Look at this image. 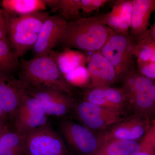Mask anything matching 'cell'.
Wrapping results in <instances>:
<instances>
[{
	"instance_id": "cell-1",
	"label": "cell",
	"mask_w": 155,
	"mask_h": 155,
	"mask_svg": "<svg viewBox=\"0 0 155 155\" xmlns=\"http://www.w3.org/2000/svg\"><path fill=\"white\" fill-rule=\"evenodd\" d=\"M111 30L100 17H81L67 22L58 45L64 48L96 52L105 44Z\"/></svg>"
},
{
	"instance_id": "cell-2",
	"label": "cell",
	"mask_w": 155,
	"mask_h": 155,
	"mask_svg": "<svg viewBox=\"0 0 155 155\" xmlns=\"http://www.w3.org/2000/svg\"><path fill=\"white\" fill-rule=\"evenodd\" d=\"M19 79L26 87H44L72 96L73 88L67 82L52 59L48 56L36 57L19 62Z\"/></svg>"
},
{
	"instance_id": "cell-3",
	"label": "cell",
	"mask_w": 155,
	"mask_h": 155,
	"mask_svg": "<svg viewBox=\"0 0 155 155\" xmlns=\"http://www.w3.org/2000/svg\"><path fill=\"white\" fill-rule=\"evenodd\" d=\"M122 87L127 100V108L134 114L151 119L155 114V81L133 69L124 78Z\"/></svg>"
},
{
	"instance_id": "cell-4",
	"label": "cell",
	"mask_w": 155,
	"mask_h": 155,
	"mask_svg": "<svg viewBox=\"0 0 155 155\" xmlns=\"http://www.w3.org/2000/svg\"><path fill=\"white\" fill-rule=\"evenodd\" d=\"M135 41L131 35L120 34L111 30L100 52L115 68L118 79L123 80L128 73L135 69L134 54Z\"/></svg>"
},
{
	"instance_id": "cell-5",
	"label": "cell",
	"mask_w": 155,
	"mask_h": 155,
	"mask_svg": "<svg viewBox=\"0 0 155 155\" xmlns=\"http://www.w3.org/2000/svg\"><path fill=\"white\" fill-rule=\"evenodd\" d=\"M25 155H69L63 140L48 123L23 137Z\"/></svg>"
},
{
	"instance_id": "cell-6",
	"label": "cell",
	"mask_w": 155,
	"mask_h": 155,
	"mask_svg": "<svg viewBox=\"0 0 155 155\" xmlns=\"http://www.w3.org/2000/svg\"><path fill=\"white\" fill-rule=\"evenodd\" d=\"M60 130L64 138L73 150L82 155H93L103 143L100 133L82 124L70 120L60 123Z\"/></svg>"
},
{
	"instance_id": "cell-7",
	"label": "cell",
	"mask_w": 155,
	"mask_h": 155,
	"mask_svg": "<svg viewBox=\"0 0 155 155\" xmlns=\"http://www.w3.org/2000/svg\"><path fill=\"white\" fill-rule=\"evenodd\" d=\"M74 109L82 125L97 133L107 130L125 118L119 113L87 101L75 105Z\"/></svg>"
},
{
	"instance_id": "cell-8",
	"label": "cell",
	"mask_w": 155,
	"mask_h": 155,
	"mask_svg": "<svg viewBox=\"0 0 155 155\" xmlns=\"http://www.w3.org/2000/svg\"><path fill=\"white\" fill-rule=\"evenodd\" d=\"M13 119L15 132L23 137L48 123V116L40 103L27 93L22 97Z\"/></svg>"
},
{
	"instance_id": "cell-9",
	"label": "cell",
	"mask_w": 155,
	"mask_h": 155,
	"mask_svg": "<svg viewBox=\"0 0 155 155\" xmlns=\"http://www.w3.org/2000/svg\"><path fill=\"white\" fill-rule=\"evenodd\" d=\"M151 119L147 116L133 114L107 130L99 132L103 143L113 139L135 141L141 140L154 120L151 121Z\"/></svg>"
},
{
	"instance_id": "cell-10",
	"label": "cell",
	"mask_w": 155,
	"mask_h": 155,
	"mask_svg": "<svg viewBox=\"0 0 155 155\" xmlns=\"http://www.w3.org/2000/svg\"><path fill=\"white\" fill-rule=\"evenodd\" d=\"M25 87L26 93L39 102L47 116H64L75 108L72 96L62 92L47 87Z\"/></svg>"
},
{
	"instance_id": "cell-11",
	"label": "cell",
	"mask_w": 155,
	"mask_h": 155,
	"mask_svg": "<svg viewBox=\"0 0 155 155\" xmlns=\"http://www.w3.org/2000/svg\"><path fill=\"white\" fill-rule=\"evenodd\" d=\"M67 22L60 15H50L39 32L36 43L32 48L35 58L48 56L58 45Z\"/></svg>"
},
{
	"instance_id": "cell-12",
	"label": "cell",
	"mask_w": 155,
	"mask_h": 155,
	"mask_svg": "<svg viewBox=\"0 0 155 155\" xmlns=\"http://www.w3.org/2000/svg\"><path fill=\"white\" fill-rule=\"evenodd\" d=\"M26 93L25 85L19 78L0 71V105L8 116L14 118Z\"/></svg>"
},
{
	"instance_id": "cell-13",
	"label": "cell",
	"mask_w": 155,
	"mask_h": 155,
	"mask_svg": "<svg viewBox=\"0 0 155 155\" xmlns=\"http://www.w3.org/2000/svg\"><path fill=\"white\" fill-rule=\"evenodd\" d=\"M87 65L91 88L111 86L119 81L115 68L100 51L87 58Z\"/></svg>"
},
{
	"instance_id": "cell-14",
	"label": "cell",
	"mask_w": 155,
	"mask_h": 155,
	"mask_svg": "<svg viewBox=\"0 0 155 155\" xmlns=\"http://www.w3.org/2000/svg\"><path fill=\"white\" fill-rule=\"evenodd\" d=\"M87 101L122 115L127 108V100L122 89L111 86L91 88L84 95Z\"/></svg>"
},
{
	"instance_id": "cell-15",
	"label": "cell",
	"mask_w": 155,
	"mask_h": 155,
	"mask_svg": "<svg viewBox=\"0 0 155 155\" xmlns=\"http://www.w3.org/2000/svg\"><path fill=\"white\" fill-rule=\"evenodd\" d=\"M132 0H118L111 11L100 17L102 23L120 34H130Z\"/></svg>"
},
{
	"instance_id": "cell-16",
	"label": "cell",
	"mask_w": 155,
	"mask_h": 155,
	"mask_svg": "<svg viewBox=\"0 0 155 155\" xmlns=\"http://www.w3.org/2000/svg\"><path fill=\"white\" fill-rule=\"evenodd\" d=\"M3 11L7 22L8 33L16 32L38 34L50 16V13L46 11L20 16H15Z\"/></svg>"
},
{
	"instance_id": "cell-17",
	"label": "cell",
	"mask_w": 155,
	"mask_h": 155,
	"mask_svg": "<svg viewBox=\"0 0 155 155\" xmlns=\"http://www.w3.org/2000/svg\"><path fill=\"white\" fill-rule=\"evenodd\" d=\"M155 10V0H132L130 34L134 38L148 29L151 16Z\"/></svg>"
},
{
	"instance_id": "cell-18",
	"label": "cell",
	"mask_w": 155,
	"mask_h": 155,
	"mask_svg": "<svg viewBox=\"0 0 155 155\" xmlns=\"http://www.w3.org/2000/svg\"><path fill=\"white\" fill-rule=\"evenodd\" d=\"M48 56L51 58L63 75L79 67H86L87 57L80 51L64 48L61 51L51 50Z\"/></svg>"
},
{
	"instance_id": "cell-19",
	"label": "cell",
	"mask_w": 155,
	"mask_h": 155,
	"mask_svg": "<svg viewBox=\"0 0 155 155\" xmlns=\"http://www.w3.org/2000/svg\"><path fill=\"white\" fill-rule=\"evenodd\" d=\"M1 3L3 11L17 16L46 11L47 8L44 0H2Z\"/></svg>"
},
{
	"instance_id": "cell-20",
	"label": "cell",
	"mask_w": 155,
	"mask_h": 155,
	"mask_svg": "<svg viewBox=\"0 0 155 155\" xmlns=\"http://www.w3.org/2000/svg\"><path fill=\"white\" fill-rule=\"evenodd\" d=\"M134 38L135 44L134 54L136 65L155 63V41L150 36L148 30Z\"/></svg>"
},
{
	"instance_id": "cell-21",
	"label": "cell",
	"mask_w": 155,
	"mask_h": 155,
	"mask_svg": "<svg viewBox=\"0 0 155 155\" xmlns=\"http://www.w3.org/2000/svg\"><path fill=\"white\" fill-rule=\"evenodd\" d=\"M140 142L110 140L104 142L93 155H135L139 149Z\"/></svg>"
},
{
	"instance_id": "cell-22",
	"label": "cell",
	"mask_w": 155,
	"mask_h": 155,
	"mask_svg": "<svg viewBox=\"0 0 155 155\" xmlns=\"http://www.w3.org/2000/svg\"><path fill=\"white\" fill-rule=\"evenodd\" d=\"M47 7L53 11H58L67 22L81 18V0H44Z\"/></svg>"
},
{
	"instance_id": "cell-23",
	"label": "cell",
	"mask_w": 155,
	"mask_h": 155,
	"mask_svg": "<svg viewBox=\"0 0 155 155\" xmlns=\"http://www.w3.org/2000/svg\"><path fill=\"white\" fill-rule=\"evenodd\" d=\"M8 39L15 55L19 59L28 50L33 48L37 40L38 34L27 32H9Z\"/></svg>"
},
{
	"instance_id": "cell-24",
	"label": "cell",
	"mask_w": 155,
	"mask_h": 155,
	"mask_svg": "<svg viewBox=\"0 0 155 155\" xmlns=\"http://www.w3.org/2000/svg\"><path fill=\"white\" fill-rule=\"evenodd\" d=\"M23 137L8 130L0 139V155H25Z\"/></svg>"
},
{
	"instance_id": "cell-25",
	"label": "cell",
	"mask_w": 155,
	"mask_h": 155,
	"mask_svg": "<svg viewBox=\"0 0 155 155\" xmlns=\"http://www.w3.org/2000/svg\"><path fill=\"white\" fill-rule=\"evenodd\" d=\"M19 62L8 38L0 39V71L12 74L19 69Z\"/></svg>"
},
{
	"instance_id": "cell-26",
	"label": "cell",
	"mask_w": 155,
	"mask_h": 155,
	"mask_svg": "<svg viewBox=\"0 0 155 155\" xmlns=\"http://www.w3.org/2000/svg\"><path fill=\"white\" fill-rule=\"evenodd\" d=\"M64 75V78L71 86H85L90 83V77L87 67H79Z\"/></svg>"
},
{
	"instance_id": "cell-27",
	"label": "cell",
	"mask_w": 155,
	"mask_h": 155,
	"mask_svg": "<svg viewBox=\"0 0 155 155\" xmlns=\"http://www.w3.org/2000/svg\"><path fill=\"white\" fill-rule=\"evenodd\" d=\"M135 155H155V122L140 142L139 149Z\"/></svg>"
},
{
	"instance_id": "cell-28",
	"label": "cell",
	"mask_w": 155,
	"mask_h": 155,
	"mask_svg": "<svg viewBox=\"0 0 155 155\" xmlns=\"http://www.w3.org/2000/svg\"><path fill=\"white\" fill-rule=\"evenodd\" d=\"M110 1L108 0H81V9L84 14H88L99 10Z\"/></svg>"
},
{
	"instance_id": "cell-29",
	"label": "cell",
	"mask_w": 155,
	"mask_h": 155,
	"mask_svg": "<svg viewBox=\"0 0 155 155\" xmlns=\"http://www.w3.org/2000/svg\"><path fill=\"white\" fill-rule=\"evenodd\" d=\"M139 73L151 80L155 79V63H146L136 65Z\"/></svg>"
},
{
	"instance_id": "cell-30",
	"label": "cell",
	"mask_w": 155,
	"mask_h": 155,
	"mask_svg": "<svg viewBox=\"0 0 155 155\" xmlns=\"http://www.w3.org/2000/svg\"><path fill=\"white\" fill-rule=\"evenodd\" d=\"M8 34V27L4 11L0 8V39L7 37Z\"/></svg>"
},
{
	"instance_id": "cell-31",
	"label": "cell",
	"mask_w": 155,
	"mask_h": 155,
	"mask_svg": "<svg viewBox=\"0 0 155 155\" xmlns=\"http://www.w3.org/2000/svg\"><path fill=\"white\" fill-rule=\"evenodd\" d=\"M9 130L5 122L0 121V139L6 132Z\"/></svg>"
},
{
	"instance_id": "cell-32",
	"label": "cell",
	"mask_w": 155,
	"mask_h": 155,
	"mask_svg": "<svg viewBox=\"0 0 155 155\" xmlns=\"http://www.w3.org/2000/svg\"><path fill=\"white\" fill-rule=\"evenodd\" d=\"M149 33L150 36L155 41V23L151 25L150 27L148 29Z\"/></svg>"
},
{
	"instance_id": "cell-33",
	"label": "cell",
	"mask_w": 155,
	"mask_h": 155,
	"mask_svg": "<svg viewBox=\"0 0 155 155\" xmlns=\"http://www.w3.org/2000/svg\"><path fill=\"white\" fill-rule=\"evenodd\" d=\"M7 117H8V116L5 114V113L4 112V111L3 110L2 108L0 105V121L5 123V121L7 119Z\"/></svg>"
}]
</instances>
